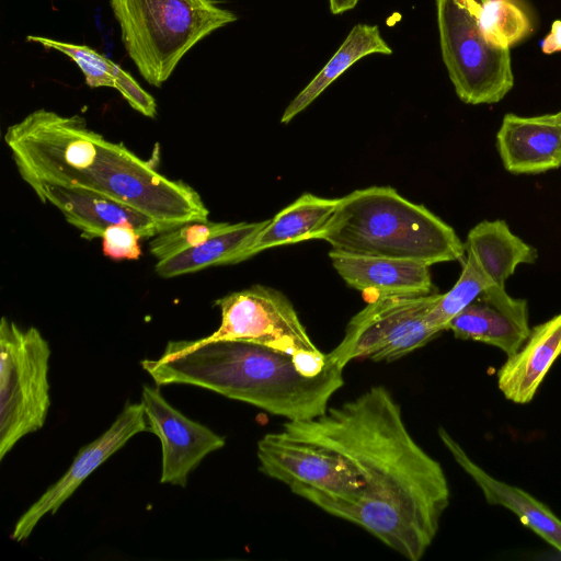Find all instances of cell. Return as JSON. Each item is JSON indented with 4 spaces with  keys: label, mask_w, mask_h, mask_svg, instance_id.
<instances>
[{
    "label": "cell",
    "mask_w": 561,
    "mask_h": 561,
    "mask_svg": "<svg viewBox=\"0 0 561 561\" xmlns=\"http://www.w3.org/2000/svg\"><path fill=\"white\" fill-rule=\"evenodd\" d=\"M149 431L142 403H127L111 426L82 447L68 470L16 522L11 539L26 540L46 514H55L82 482L141 432Z\"/></svg>",
    "instance_id": "obj_11"
},
{
    "label": "cell",
    "mask_w": 561,
    "mask_h": 561,
    "mask_svg": "<svg viewBox=\"0 0 561 561\" xmlns=\"http://www.w3.org/2000/svg\"><path fill=\"white\" fill-rule=\"evenodd\" d=\"M108 1L128 57L156 88L196 44L238 19L214 0Z\"/></svg>",
    "instance_id": "obj_5"
},
{
    "label": "cell",
    "mask_w": 561,
    "mask_h": 561,
    "mask_svg": "<svg viewBox=\"0 0 561 561\" xmlns=\"http://www.w3.org/2000/svg\"><path fill=\"white\" fill-rule=\"evenodd\" d=\"M230 226L231 222L207 219L186 221L154 236L149 242V250L158 261H161L197 247Z\"/></svg>",
    "instance_id": "obj_26"
},
{
    "label": "cell",
    "mask_w": 561,
    "mask_h": 561,
    "mask_svg": "<svg viewBox=\"0 0 561 561\" xmlns=\"http://www.w3.org/2000/svg\"><path fill=\"white\" fill-rule=\"evenodd\" d=\"M332 265L352 288L376 296H415L434 293L426 264L383 256L346 253L331 249Z\"/></svg>",
    "instance_id": "obj_16"
},
{
    "label": "cell",
    "mask_w": 561,
    "mask_h": 561,
    "mask_svg": "<svg viewBox=\"0 0 561 561\" xmlns=\"http://www.w3.org/2000/svg\"><path fill=\"white\" fill-rule=\"evenodd\" d=\"M439 295L376 296L348 321L328 358L343 368L360 358L389 363L425 346L442 333L425 322Z\"/></svg>",
    "instance_id": "obj_8"
},
{
    "label": "cell",
    "mask_w": 561,
    "mask_h": 561,
    "mask_svg": "<svg viewBox=\"0 0 561 561\" xmlns=\"http://www.w3.org/2000/svg\"><path fill=\"white\" fill-rule=\"evenodd\" d=\"M480 25L490 43L508 49L533 31L530 16L518 0H485Z\"/></svg>",
    "instance_id": "obj_25"
},
{
    "label": "cell",
    "mask_w": 561,
    "mask_h": 561,
    "mask_svg": "<svg viewBox=\"0 0 561 561\" xmlns=\"http://www.w3.org/2000/svg\"><path fill=\"white\" fill-rule=\"evenodd\" d=\"M283 431L339 454L363 484L351 503L302 484L289 486L294 494L364 528L410 561L423 558L449 505L448 481L440 463L414 440L385 386L312 420L286 421Z\"/></svg>",
    "instance_id": "obj_1"
},
{
    "label": "cell",
    "mask_w": 561,
    "mask_h": 561,
    "mask_svg": "<svg viewBox=\"0 0 561 561\" xmlns=\"http://www.w3.org/2000/svg\"><path fill=\"white\" fill-rule=\"evenodd\" d=\"M26 41L69 57L80 68L85 83L90 88H113L135 111L146 117H156L157 103L153 96L144 90L134 77L121 66L95 49L87 45L66 43L38 35H27Z\"/></svg>",
    "instance_id": "obj_20"
},
{
    "label": "cell",
    "mask_w": 561,
    "mask_h": 561,
    "mask_svg": "<svg viewBox=\"0 0 561 561\" xmlns=\"http://www.w3.org/2000/svg\"><path fill=\"white\" fill-rule=\"evenodd\" d=\"M266 221L231 224L227 230L197 247L158 261L156 273L160 277L171 278L210 266L239 263L240 255L248 249Z\"/></svg>",
    "instance_id": "obj_23"
},
{
    "label": "cell",
    "mask_w": 561,
    "mask_h": 561,
    "mask_svg": "<svg viewBox=\"0 0 561 561\" xmlns=\"http://www.w3.org/2000/svg\"><path fill=\"white\" fill-rule=\"evenodd\" d=\"M317 239L346 253L428 266L459 261L466 253L465 243L451 226L390 186L355 190L340 197L335 213Z\"/></svg>",
    "instance_id": "obj_4"
},
{
    "label": "cell",
    "mask_w": 561,
    "mask_h": 561,
    "mask_svg": "<svg viewBox=\"0 0 561 561\" xmlns=\"http://www.w3.org/2000/svg\"><path fill=\"white\" fill-rule=\"evenodd\" d=\"M4 141L31 187L50 183L91 191L174 225L209 215L192 186L105 139L82 116L38 108L10 125Z\"/></svg>",
    "instance_id": "obj_2"
},
{
    "label": "cell",
    "mask_w": 561,
    "mask_h": 561,
    "mask_svg": "<svg viewBox=\"0 0 561 561\" xmlns=\"http://www.w3.org/2000/svg\"><path fill=\"white\" fill-rule=\"evenodd\" d=\"M561 355V313L530 329L517 352L497 371V387L515 403H529Z\"/></svg>",
    "instance_id": "obj_17"
},
{
    "label": "cell",
    "mask_w": 561,
    "mask_h": 561,
    "mask_svg": "<svg viewBox=\"0 0 561 561\" xmlns=\"http://www.w3.org/2000/svg\"><path fill=\"white\" fill-rule=\"evenodd\" d=\"M32 190L43 203H49L60 210L87 240L102 238L105 229L114 225L131 226L141 238H153L179 226L158 220L126 204L87 190L50 183L34 185Z\"/></svg>",
    "instance_id": "obj_13"
},
{
    "label": "cell",
    "mask_w": 561,
    "mask_h": 561,
    "mask_svg": "<svg viewBox=\"0 0 561 561\" xmlns=\"http://www.w3.org/2000/svg\"><path fill=\"white\" fill-rule=\"evenodd\" d=\"M50 347L35 327L0 322V460L25 435L41 430L50 407Z\"/></svg>",
    "instance_id": "obj_7"
},
{
    "label": "cell",
    "mask_w": 561,
    "mask_h": 561,
    "mask_svg": "<svg viewBox=\"0 0 561 561\" xmlns=\"http://www.w3.org/2000/svg\"><path fill=\"white\" fill-rule=\"evenodd\" d=\"M140 365L158 386L205 388L287 421L322 415L344 385V368L327 354L296 357L245 341H169Z\"/></svg>",
    "instance_id": "obj_3"
},
{
    "label": "cell",
    "mask_w": 561,
    "mask_h": 561,
    "mask_svg": "<svg viewBox=\"0 0 561 561\" xmlns=\"http://www.w3.org/2000/svg\"><path fill=\"white\" fill-rule=\"evenodd\" d=\"M455 337L489 344L507 356L529 335L527 301L510 296L496 284L456 314L447 325Z\"/></svg>",
    "instance_id": "obj_14"
},
{
    "label": "cell",
    "mask_w": 561,
    "mask_h": 561,
    "mask_svg": "<svg viewBox=\"0 0 561 561\" xmlns=\"http://www.w3.org/2000/svg\"><path fill=\"white\" fill-rule=\"evenodd\" d=\"M138 231L128 225H114L102 236L103 254L113 260H137L141 255Z\"/></svg>",
    "instance_id": "obj_27"
},
{
    "label": "cell",
    "mask_w": 561,
    "mask_h": 561,
    "mask_svg": "<svg viewBox=\"0 0 561 561\" xmlns=\"http://www.w3.org/2000/svg\"><path fill=\"white\" fill-rule=\"evenodd\" d=\"M339 198H328L305 193L295 202L268 219L255 236L239 262L284 244L317 239L335 213Z\"/></svg>",
    "instance_id": "obj_19"
},
{
    "label": "cell",
    "mask_w": 561,
    "mask_h": 561,
    "mask_svg": "<svg viewBox=\"0 0 561 561\" xmlns=\"http://www.w3.org/2000/svg\"><path fill=\"white\" fill-rule=\"evenodd\" d=\"M438 435L456 462L480 488L489 504L512 511L526 527L561 553V520L545 504L526 491L485 472L443 427H439Z\"/></svg>",
    "instance_id": "obj_18"
},
{
    "label": "cell",
    "mask_w": 561,
    "mask_h": 561,
    "mask_svg": "<svg viewBox=\"0 0 561 561\" xmlns=\"http://www.w3.org/2000/svg\"><path fill=\"white\" fill-rule=\"evenodd\" d=\"M443 62L457 96L466 104L502 101L514 85L508 48L490 43L481 28L485 0H436Z\"/></svg>",
    "instance_id": "obj_6"
},
{
    "label": "cell",
    "mask_w": 561,
    "mask_h": 561,
    "mask_svg": "<svg viewBox=\"0 0 561 561\" xmlns=\"http://www.w3.org/2000/svg\"><path fill=\"white\" fill-rule=\"evenodd\" d=\"M141 403L149 431L161 442V483L185 486L188 474L210 453L221 449L225 437L173 408L158 388L142 387Z\"/></svg>",
    "instance_id": "obj_12"
},
{
    "label": "cell",
    "mask_w": 561,
    "mask_h": 561,
    "mask_svg": "<svg viewBox=\"0 0 561 561\" xmlns=\"http://www.w3.org/2000/svg\"><path fill=\"white\" fill-rule=\"evenodd\" d=\"M496 148L506 171L539 174L561 167V124L552 114L504 115L496 133Z\"/></svg>",
    "instance_id": "obj_15"
},
{
    "label": "cell",
    "mask_w": 561,
    "mask_h": 561,
    "mask_svg": "<svg viewBox=\"0 0 561 561\" xmlns=\"http://www.w3.org/2000/svg\"><path fill=\"white\" fill-rule=\"evenodd\" d=\"M221 313L218 329L202 342L245 341L296 357L323 353L314 345L293 304L280 291L263 285L230 293L215 301Z\"/></svg>",
    "instance_id": "obj_9"
},
{
    "label": "cell",
    "mask_w": 561,
    "mask_h": 561,
    "mask_svg": "<svg viewBox=\"0 0 561 561\" xmlns=\"http://www.w3.org/2000/svg\"><path fill=\"white\" fill-rule=\"evenodd\" d=\"M465 245L486 275L503 287L519 264H534L538 259L537 249L514 234L502 219L477 224Z\"/></svg>",
    "instance_id": "obj_21"
},
{
    "label": "cell",
    "mask_w": 561,
    "mask_h": 561,
    "mask_svg": "<svg viewBox=\"0 0 561 561\" xmlns=\"http://www.w3.org/2000/svg\"><path fill=\"white\" fill-rule=\"evenodd\" d=\"M541 51L546 55L561 51V20L552 22L550 32L541 42Z\"/></svg>",
    "instance_id": "obj_28"
},
{
    "label": "cell",
    "mask_w": 561,
    "mask_h": 561,
    "mask_svg": "<svg viewBox=\"0 0 561 561\" xmlns=\"http://www.w3.org/2000/svg\"><path fill=\"white\" fill-rule=\"evenodd\" d=\"M259 470L288 486L302 484L342 502H354L362 481L339 454L290 436L283 430L267 433L256 447Z\"/></svg>",
    "instance_id": "obj_10"
},
{
    "label": "cell",
    "mask_w": 561,
    "mask_h": 561,
    "mask_svg": "<svg viewBox=\"0 0 561 561\" xmlns=\"http://www.w3.org/2000/svg\"><path fill=\"white\" fill-rule=\"evenodd\" d=\"M494 284L476 259L466 252L458 280L451 289L439 295L433 308L427 312L425 322L439 332L446 331L448 323L456 314Z\"/></svg>",
    "instance_id": "obj_24"
},
{
    "label": "cell",
    "mask_w": 561,
    "mask_h": 561,
    "mask_svg": "<svg viewBox=\"0 0 561 561\" xmlns=\"http://www.w3.org/2000/svg\"><path fill=\"white\" fill-rule=\"evenodd\" d=\"M373 54L391 55L392 48L383 39L378 25L356 24L325 66L290 101L280 117V123H289L352 65Z\"/></svg>",
    "instance_id": "obj_22"
},
{
    "label": "cell",
    "mask_w": 561,
    "mask_h": 561,
    "mask_svg": "<svg viewBox=\"0 0 561 561\" xmlns=\"http://www.w3.org/2000/svg\"><path fill=\"white\" fill-rule=\"evenodd\" d=\"M553 118L561 124V111L552 114Z\"/></svg>",
    "instance_id": "obj_30"
},
{
    "label": "cell",
    "mask_w": 561,
    "mask_h": 561,
    "mask_svg": "<svg viewBox=\"0 0 561 561\" xmlns=\"http://www.w3.org/2000/svg\"><path fill=\"white\" fill-rule=\"evenodd\" d=\"M332 14H342L354 9L359 0H328Z\"/></svg>",
    "instance_id": "obj_29"
}]
</instances>
